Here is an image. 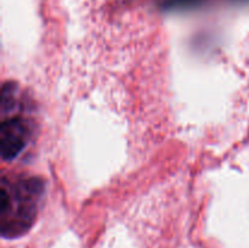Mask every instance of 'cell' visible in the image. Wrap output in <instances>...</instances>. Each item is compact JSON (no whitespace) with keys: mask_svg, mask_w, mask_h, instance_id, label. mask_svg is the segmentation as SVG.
I'll return each mask as SVG.
<instances>
[{"mask_svg":"<svg viewBox=\"0 0 249 248\" xmlns=\"http://www.w3.org/2000/svg\"><path fill=\"white\" fill-rule=\"evenodd\" d=\"M44 185L36 177H2L0 226L4 238L24 235L36 221Z\"/></svg>","mask_w":249,"mask_h":248,"instance_id":"6da1fadb","label":"cell"},{"mask_svg":"<svg viewBox=\"0 0 249 248\" xmlns=\"http://www.w3.org/2000/svg\"><path fill=\"white\" fill-rule=\"evenodd\" d=\"M32 135V124L23 117L9 116L0 126V152L4 160H12L24 150Z\"/></svg>","mask_w":249,"mask_h":248,"instance_id":"7a4b0ae2","label":"cell"}]
</instances>
